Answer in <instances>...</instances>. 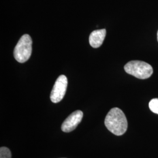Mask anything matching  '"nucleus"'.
Returning <instances> with one entry per match:
<instances>
[{
	"label": "nucleus",
	"instance_id": "9",
	"mask_svg": "<svg viewBox=\"0 0 158 158\" xmlns=\"http://www.w3.org/2000/svg\"><path fill=\"white\" fill-rule=\"evenodd\" d=\"M157 40H158V33H157Z\"/></svg>",
	"mask_w": 158,
	"mask_h": 158
},
{
	"label": "nucleus",
	"instance_id": "5",
	"mask_svg": "<svg viewBox=\"0 0 158 158\" xmlns=\"http://www.w3.org/2000/svg\"><path fill=\"white\" fill-rule=\"evenodd\" d=\"M83 117V113L80 110H77L72 113L66 119L62 125V130L64 132H70L76 128L80 123Z\"/></svg>",
	"mask_w": 158,
	"mask_h": 158
},
{
	"label": "nucleus",
	"instance_id": "1",
	"mask_svg": "<svg viewBox=\"0 0 158 158\" xmlns=\"http://www.w3.org/2000/svg\"><path fill=\"white\" fill-rule=\"evenodd\" d=\"M104 124L108 130L115 135H123L128 128L124 113L118 108H113L110 110L105 118Z\"/></svg>",
	"mask_w": 158,
	"mask_h": 158
},
{
	"label": "nucleus",
	"instance_id": "3",
	"mask_svg": "<svg viewBox=\"0 0 158 158\" xmlns=\"http://www.w3.org/2000/svg\"><path fill=\"white\" fill-rule=\"evenodd\" d=\"M32 40L28 34H25L19 40L14 51V56L19 63L27 62L32 53Z\"/></svg>",
	"mask_w": 158,
	"mask_h": 158
},
{
	"label": "nucleus",
	"instance_id": "8",
	"mask_svg": "<svg viewBox=\"0 0 158 158\" xmlns=\"http://www.w3.org/2000/svg\"><path fill=\"white\" fill-rule=\"evenodd\" d=\"M0 158H11V152L8 148L1 147L0 148Z\"/></svg>",
	"mask_w": 158,
	"mask_h": 158
},
{
	"label": "nucleus",
	"instance_id": "4",
	"mask_svg": "<svg viewBox=\"0 0 158 158\" xmlns=\"http://www.w3.org/2000/svg\"><path fill=\"white\" fill-rule=\"evenodd\" d=\"M68 79L66 76L60 75L53 85L51 91V100L53 103L60 102L66 94L68 87Z\"/></svg>",
	"mask_w": 158,
	"mask_h": 158
},
{
	"label": "nucleus",
	"instance_id": "6",
	"mask_svg": "<svg viewBox=\"0 0 158 158\" xmlns=\"http://www.w3.org/2000/svg\"><path fill=\"white\" fill-rule=\"evenodd\" d=\"M106 36L105 29L95 30L91 33L89 36V43L91 47L98 48L102 46Z\"/></svg>",
	"mask_w": 158,
	"mask_h": 158
},
{
	"label": "nucleus",
	"instance_id": "7",
	"mask_svg": "<svg viewBox=\"0 0 158 158\" xmlns=\"http://www.w3.org/2000/svg\"><path fill=\"white\" fill-rule=\"evenodd\" d=\"M149 107L153 113L158 114V98H153L149 103Z\"/></svg>",
	"mask_w": 158,
	"mask_h": 158
},
{
	"label": "nucleus",
	"instance_id": "2",
	"mask_svg": "<svg viewBox=\"0 0 158 158\" xmlns=\"http://www.w3.org/2000/svg\"><path fill=\"white\" fill-rule=\"evenodd\" d=\"M126 73L139 79L149 78L153 74L152 66L140 60H132L127 63L124 66Z\"/></svg>",
	"mask_w": 158,
	"mask_h": 158
}]
</instances>
